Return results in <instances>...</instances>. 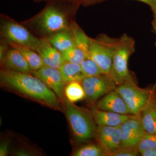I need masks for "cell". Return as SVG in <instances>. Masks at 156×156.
Returning a JSON list of instances; mask_svg holds the SVG:
<instances>
[{"mask_svg": "<svg viewBox=\"0 0 156 156\" xmlns=\"http://www.w3.org/2000/svg\"><path fill=\"white\" fill-rule=\"evenodd\" d=\"M0 83L4 89L53 109L61 110L60 99L38 78L30 73L16 72L3 69Z\"/></svg>", "mask_w": 156, "mask_h": 156, "instance_id": "1", "label": "cell"}, {"mask_svg": "<svg viewBox=\"0 0 156 156\" xmlns=\"http://www.w3.org/2000/svg\"><path fill=\"white\" fill-rule=\"evenodd\" d=\"M73 2L51 0L47 6L30 21L36 29L44 34H52L69 28L64 9Z\"/></svg>", "mask_w": 156, "mask_h": 156, "instance_id": "2", "label": "cell"}, {"mask_svg": "<svg viewBox=\"0 0 156 156\" xmlns=\"http://www.w3.org/2000/svg\"><path fill=\"white\" fill-rule=\"evenodd\" d=\"M63 102L66 115L76 140L87 143L95 138L97 126L90 111L77 106L66 98Z\"/></svg>", "mask_w": 156, "mask_h": 156, "instance_id": "3", "label": "cell"}, {"mask_svg": "<svg viewBox=\"0 0 156 156\" xmlns=\"http://www.w3.org/2000/svg\"><path fill=\"white\" fill-rule=\"evenodd\" d=\"M134 50L135 42L131 37L125 34L117 39L109 75L117 86L127 81L134 80L128 69V62Z\"/></svg>", "mask_w": 156, "mask_h": 156, "instance_id": "4", "label": "cell"}, {"mask_svg": "<svg viewBox=\"0 0 156 156\" xmlns=\"http://www.w3.org/2000/svg\"><path fill=\"white\" fill-rule=\"evenodd\" d=\"M117 39L102 35L97 39L90 38L89 57L104 74L109 75L111 69Z\"/></svg>", "mask_w": 156, "mask_h": 156, "instance_id": "5", "label": "cell"}, {"mask_svg": "<svg viewBox=\"0 0 156 156\" xmlns=\"http://www.w3.org/2000/svg\"><path fill=\"white\" fill-rule=\"evenodd\" d=\"M1 34L8 43L25 45L36 51L41 39L34 36L24 26L12 19L2 17L0 26Z\"/></svg>", "mask_w": 156, "mask_h": 156, "instance_id": "6", "label": "cell"}, {"mask_svg": "<svg viewBox=\"0 0 156 156\" xmlns=\"http://www.w3.org/2000/svg\"><path fill=\"white\" fill-rule=\"evenodd\" d=\"M115 90L125 101L131 115H139L152 96L147 89L138 87L134 80L117 86Z\"/></svg>", "mask_w": 156, "mask_h": 156, "instance_id": "7", "label": "cell"}, {"mask_svg": "<svg viewBox=\"0 0 156 156\" xmlns=\"http://www.w3.org/2000/svg\"><path fill=\"white\" fill-rule=\"evenodd\" d=\"M81 83L86 98L91 101H97L117 87L110 76L107 74L85 77Z\"/></svg>", "mask_w": 156, "mask_h": 156, "instance_id": "8", "label": "cell"}, {"mask_svg": "<svg viewBox=\"0 0 156 156\" xmlns=\"http://www.w3.org/2000/svg\"><path fill=\"white\" fill-rule=\"evenodd\" d=\"M121 146L137 147L146 134L139 115L131 116L120 126Z\"/></svg>", "mask_w": 156, "mask_h": 156, "instance_id": "9", "label": "cell"}, {"mask_svg": "<svg viewBox=\"0 0 156 156\" xmlns=\"http://www.w3.org/2000/svg\"><path fill=\"white\" fill-rule=\"evenodd\" d=\"M31 73L43 81L55 92L60 100L64 102L66 99L64 90L66 84L62 77L58 69L44 66L40 69L33 71Z\"/></svg>", "mask_w": 156, "mask_h": 156, "instance_id": "10", "label": "cell"}, {"mask_svg": "<svg viewBox=\"0 0 156 156\" xmlns=\"http://www.w3.org/2000/svg\"><path fill=\"white\" fill-rule=\"evenodd\" d=\"M95 138L107 156H112L121 146L120 126H97Z\"/></svg>", "mask_w": 156, "mask_h": 156, "instance_id": "11", "label": "cell"}, {"mask_svg": "<svg viewBox=\"0 0 156 156\" xmlns=\"http://www.w3.org/2000/svg\"><path fill=\"white\" fill-rule=\"evenodd\" d=\"M96 107L101 110L122 115H131L125 101L115 89L98 101Z\"/></svg>", "mask_w": 156, "mask_h": 156, "instance_id": "12", "label": "cell"}, {"mask_svg": "<svg viewBox=\"0 0 156 156\" xmlns=\"http://www.w3.org/2000/svg\"><path fill=\"white\" fill-rule=\"evenodd\" d=\"M11 47L8 49L1 62L2 69L16 72L31 73L32 70L22 54L15 48Z\"/></svg>", "mask_w": 156, "mask_h": 156, "instance_id": "13", "label": "cell"}, {"mask_svg": "<svg viewBox=\"0 0 156 156\" xmlns=\"http://www.w3.org/2000/svg\"><path fill=\"white\" fill-rule=\"evenodd\" d=\"M37 52L41 56L45 66L58 69L65 62L61 52L53 47L46 39H41V43Z\"/></svg>", "mask_w": 156, "mask_h": 156, "instance_id": "14", "label": "cell"}, {"mask_svg": "<svg viewBox=\"0 0 156 156\" xmlns=\"http://www.w3.org/2000/svg\"><path fill=\"white\" fill-rule=\"evenodd\" d=\"M90 112L97 126L118 127L131 115L120 114L101 110L96 107L92 108Z\"/></svg>", "mask_w": 156, "mask_h": 156, "instance_id": "15", "label": "cell"}, {"mask_svg": "<svg viewBox=\"0 0 156 156\" xmlns=\"http://www.w3.org/2000/svg\"><path fill=\"white\" fill-rule=\"evenodd\" d=\"M139 116L146 133L156 134V101L153 96Z\"/></svg>", "mask_w": 156, "mask_h": 156, "instance_id": "16", "label": "cell"}, {"mask_svg": "<svg viewBox=\"0 0 156 156\" xmlns=\"http://www.w3.org/2000/svg\"><path fill=\"white\" fill-rule=\"evenodd\" d=\"M46 39L61 53L76 45L69 28L52 34Z\"/></svg>", "mask_w": 156, "mask_h": 156, "instance_id": "17", "label": "cell"}, {"mask_svg": "<svg viewBox=\"0 0 156 156\" xmlns=\"http://www.w3.org/2000/svg\"><path fill=\"white\" fill-rule=\"evenodd\" d=\"M58 69L66 84L72 82H81L85 78L79 64L65 62Z\"/></svg>", "mask_w": 156, "mask_h": 156, "instance_id": "18", "label": "cell"}, {"mask_svg": "<svg viewBox=\"0 0 156 156\" xmlns=\"http://www.w3.org/2000/svg\"><path fill=\"white\" fill-rule=\"evenodd\" d=\"M9 44L10 46L15 48L20 52L32 71L37 70L44 66L42 58L36 51L25 45L12 42Z\"/></svg>", "mask_w": 156, "mask_h": 156, "instance_id": "19", "label": "cell"}, {"mask_svg": "<svg viewBox=\"0 0 156 156\" xmlns=\"http://www.w3.org/2000/svg\"><path fill=\"white\" fill-rule=\"evenodd\" d=\"M76 46L83 52L86 58L89 57V45L90 38L80 27L76 22H73L69 25Z\"/></svg>", "mask_w": 156, "mask_h": 156, "instance_id": "20", "label": "cell"}, {"mask_svg": "<svg viewBox=\"0 0 156 156\" xmlns=\"http://www.w3.org/2000/svg\"><path fill=\"white\" fill-rule=\"evenodd\" d=\"M64 94L66 98L73 103L82 100L86 97L83 87L80 82H72L66 84Z\"/></svg>", "mask_w": 156, "mask_h": 156, "instance_id": "21", "label": "cell"}, {"mask_svg": "<svg viewBox=\"0 0 156 156\" xmlns=\"http://www.w3.org/2000/svg\"><path fill=\"white\" fill-rule=\"evenodd\" d=\"M73 156H106L107 154L99 144H88L74 151Z\"/></svg>", "mask_w": 156, "mask_h": 156, "instance_id": "22", "label": "cell"}, {"mask_svg": "<svg viewBox=\"0 0 156 156\" xmlns=\"http://www.w3.org/2000/svg\"><path fill=\"white\" fill-rule=\"evenodd\" d=\"M65 62L80 64L86 58L82 50L76 45L62 53Z\"/></svg>", "mask_w": 156, "mask_h": 156, "instance_id": "23", "label": "cell"}, {"mask_svg": "<svg viewBox=\"0 0 156 156\" xmlns=\"http://www.w3.org/2000/svg\"><path fill=\"white\" fill-rule=\"evenodd\" d=\"M82 72L85 77L95 76L104 74L92 58H86L81 62Z\"/></svg>", "mask_w": 156, "mask_h": 156, "instance_id": "24", "label": "cell"}, {"mask_svg": "<svg viewBox=\"0 0 156 156\" xmlns=\"http://www.w3.org/2000/svg\"><path fill=\"white\" fill-rule=\"evenodd\" d=\"M156 147V133L150 134L146 133L137 145V148L140 154L147 149Z\"/></svg>", "mask_w": 156, "mask_h": 156, "instance_id": "25", "label": "cell"}, {"mask_svg": "<svg viewBox=\"0 0 156 156\" xmlns=\"http://www.w3.org/2000/svg\"><path fill=\"white\" fill-rule=\"evenodd\" d=\"M139 154L137 147H121L112 156H136Z\"/></svg>", "mask_w": 156, "mask_h": 156, "instance_id": "26", "label": "cell"}, {"mask_svg": "<svg viewBox=\"0 0 156 156\" xmlns=\"http://www.w3.org/2000/svg\"><path fill=\"white\" fill-rule=\"evenodd\" d=\"M10 142L9 140H5L0 144V156H6L9 153Z\"/></svg>", "mask_w": 156, "mask_h": 156, "instance_id": "27", "label": "cell"}, {"mask_svg": "<svg viewBox=\"0 0 156 156\" xmlns=\"http://www.w3.org/2000/svg\"><path fill=\"white\" fill-rule=\"evenodd\" d=\"M14 155L16 156H34V154L31 151L26 149L19 148L14 151Z\"/></svg>", "mask_w": 156, "mask_h": 156, "instance_id": "28", "label": "cell"}, {"mask_svg": "<svg viewBox=\"0 0 156 156\" xmlns=\"http://www.w3.org/2000/svg\"><path fill=\"white\" fill-rule=\"evenodd\" d=\"M140 2L145 3L148 5L152 11L153 12L154 14L156 12V0H136Z\"/></svg>", "mask_w": 156, "mask_h": 156, "instance_id": "29", "label": "cell"}, {"mask_svg": "<svg viewBox=\"0 0 156 156\" xmlns=\"http://www.w3.org/2000/svg\"><path fill=\"white\" fill-rule=\"evenodd\" d=\"M140 154L142 156H156V147L145 150Z\"/></svg>", "mask_w": 156, "mask_h": 156, "instance_id": "30", "label": "cell"}, {"mask_svg": "<svg viewBox=\"0 0 156 156\" xmlns=\"http://www.w3.org/2000/svg\"><path fill=\"white\" fill-rule=\"evenodd\" d=\"M8 50V46L5 44L1 43L0 46V62L2 61L3 58L5 55L6 52Z\"/></svg>", "mask_w": 156, "mask_h": 156, "instance_id": "31", "label": "cell"}, {"mask_svg": "<svg viewBox=\"0 0 156 156\" xmlns=\"http://www.w3.org/2000/svg\"><path fill=\"white\" fill-rule=\"evenodd\" d=\"M102 1L103 0H81V4H83L85 5H92Z\"/></svg>", "mask_w": 156, "mask_h": 156, "instance_id": "32", "label": "cell"}, {"mask_svg": "<svg viewBox=\"0 0 156 156\" xmlns=\"http://www.w3.org/2000/svg\"><path fill=\"white\" fill-rule=\"evenodd\" d=\"M36 1H50L51 0H35ZM64 1H68V2H73L78 3L81 4V0H64Z\"/></svg>", "mask_w": 156, "mask_h": 156, "instance_id": "33", "label": "cell"}, {"mask_svg": "<svg viewBox=\"0 0 156 156\" xmlns=\"http://www.w3.org/2000/svg\"><path fill=\"white\" fill-rule=\"evenodd\" d=\"M154 14V20L153 22V25H156V12Z\"/></svg>", "mask_w": 156, "mask_h": 156, "instance_id": "34", "label": "cell"}, {"mask_svg": "<svg viewBox=\"0 0 156 156\" xmlns=\"http://www.w3.org/2000/svg\"><path fill=\"white\" fill-rule=\"evenodd\" d=\"M153 25L154 30H155V33L156 34V25Z\"/></svg>", "mask_w": 156, "mask_h": 156, "instance_id": "35", "label": "cell"}, {"mask_svg": "<svg viewBox=\"0 0 156 156\" xmlns=\"http://www.w3.org/2000/svg\"><path fill=\"white\" fill-rule=\"evenodd\" d=\"M155 87H156V83L155 86Z\"/></svg>", "mask_w": 156, "mask_h": 156, "instance_id": "36", "label": "cell"}]
</instances>
